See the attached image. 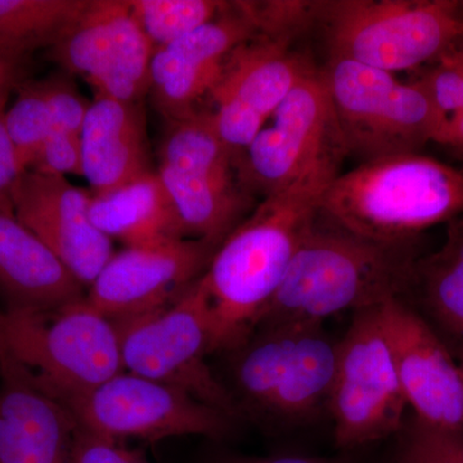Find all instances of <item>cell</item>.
<instances>
[{
	"instance_id": "obj_20",
	"label": "cell",
	"mask_w": 463,
	"mask_h": 463,
	"mask_svg": "<svg viewBox=\"0 0 463 463\" xmlns=\"http://www.w3.org/2000/svg\"><path fill=\"white\" fill-rule=\"evenodd\" d=\"M84 286L0 201V300L5 312H43L84 298Z\"/></svg>"
},
{
	"instance_id": "obj_13",
	"label": "cell",
	"mask_w": 463,
	"mask_h": 463,
	"mask_svg": "<svg viewBox=\"0 0 463 463\" xmlns=\"http://www.w3.org/2000/svg\"><path fill=\"white\" fill-rule=\"evenodd\" d=\"M292 36L257 35L232 52L209 96L222 142L234 160L313 66L291 50Z\"/></svg>"
},
{
	"instance_id": "obj_5",
	"label": "cell",
	"mask_w": 463,
	"mask_h": 463,
	"mask_svg": "<svg viewBox=\"0 0 463 463\" xmlns=\"http://www.w3.org/2000/svg\"><path fill=\"white\" fill-rule=\"evenodd\" d=\"M0 350L57 401L123 373L115 322L87 295L43 312H0Z\"/></svg>"
},
{
	"instance_id": "obj_2",
	"label": "cell",
	"mask_w": 463,
	"mask_h": 463,
	"mask_svg": "<svg viewBox=\"0 0 463 463\" xmlns=\"http://www.w3.org/2000/svg\"><path fill=\"white\" fill-rule=\"evenodd\" d=\"M417 260L414 242H376L317 219L254 330L323 325L341 313L354 315L402 298L410 291Z\"/></svg>"
},
{
	"instance_id": "obj_16",
	"label": "cell",
	"mask_w": 463,
	"mask_h": 463,
	"mask_svg": "<svg viewBox=\"0 0 463 463\" xmlns=\"http://www.w3.org/2000/svg\"><path fill=\"white\" fill-rule=\"evenodd\" d=\"M407 405L420 421L463 430V376L446 344L402 298L380 306Z\"/></svg>"
},
{
	"instance_id": "obj_17",
	"label": "cell",
	"mask_w": 463,
	"mask_h": 463,
	"mask_svg": "<svg viewBox=\"0 0 463 463\" xmlns=\"http://www.w3.org/2000/svg\"><path fill=\"white\" fill-rule=\"evenodd\" d=\"M90 194L66 176L27 170L11 192L18 221L38 237L72 276L90 288L109 258L112 241L91 223Z\"/></svg>"
},
{
	"instance_id": "obj_29",
	"label": "cell",
	"mask_w": 463,
	"mask_h": 463,
	"mask_svg": "<svg viewBox=\"0 0 463 463\" xmlns=\"http://www.w3.org/2000/svg\"><path fill=\"white\" fill-rule=\"evenodd\" d=\"M43 83L52 111V129L65 130L80 136L90 103L66 76H50Z\"/></svg>"
},
{
	"instance_id": "obj_19",
	"label": "cell",
	"mask_w": 463,
	"mask_h": 463,
	"mask_svg": "<svg viewBox=\"0 0 463 463\" xmlns=\"http://www.w3.org/2000/svg\"><path fill=\"white\" fill-rule=\"evenodd\" d=\"M69 410L0 350V463H71Z\"/></svg>"
},
{
	"instance_id": "obj_23",
	"label": "cell",
	"mask_w": 463,
	"mask_h": 463,
	"mask_svg": "<svg viewBox=\"0 0 463 463\" xmlns=\"http://www.w3.org/2000/svg\"><path fill=\"white\" fill-rule=\"evenodd\" d=\"M411 289L429 315L463 344V215L448 223L438 251L416 261Z\"/></svg>"
},
{
	"instance_id": "obj_1",
	"label": "cell",
	"mask_w": 463,
	"mask_h": 463,
	"mask_svg": "<svg viewBox=\"0 0 463 463\" xmlns=\"http://www.w3.org/2000/svg\"><path fill=\"white\" fill-rule=\"evenodd\" d=\"M339 166H323L264 197L216 249L203 276L212 310V354L231 352L254 330L318 219L323 192Z\"/></svg>"
},
{
	"instance_id": "obj_36",
	"label": "cell",
	"mask_w": 463,
	"mask_h": 463,
	"mask_svg": "<svg viewBox=\"0 0 463 463\" xmlns=\"http://www.w3.org/2000/svg\"><path fill=\"white\" fill-rule=\"evenodd\" d=\"M17 88L18 87H14V85L0 81V112L5 111L9 96H11L12 91L17 90Z\"/></svg>"
},
{
	"instance_id": "obj_15",
	"label": "cell",
	"mask_w": 463,
	"mask_h": 463,
	"mask_svg": "<svg viewBox=\"0 0 463 463\" xmlns=\"http://www.w3.org/2000/svg\"><path fill=\"white\" fill-rule=\"evenodd\" d=\"M218 246L179 239L115 252L87 298L114 322L169 306L205 274Z\"/></svg>"
},
{
	"instance_id": "obj_7",
	"label": "cell",
	"mask_w": 463,
	"mask_h": 463,
	"mask_svg": "<svg viewBox=\"0 0 463 463\" xmlns=\"http://www.w3.org/2000/svg\"><path fill=\"white\" fill-rule=\"evenodd\" d=\"M157 174L172 199L185 239L221 246L245 219L249 194L236 160L216 133L209 111L170 120Z\"/></svg>"
},
{
	"instance_id": "obj_39",
	"label": "cell",
	"mask_w": 463,
	"mask_h": 463,
	"mask_svg": "<svg viewBox=\"0 0 463 463\" xmlns=\"http://www.w3.org/2000/svg\"><path fill=\"white\" fill-rule=\"evenodd\" d=\"M0 312H2V309H0Z\"/></svg>"
},
{
	"instance_id": "obj_3",
	"label": "cell",
	"mask_w": 463,
	"mask_h": 463,
	"mask_svg": "<svg viewBox=\"0 0 463 463\" xmlns=\"http://www.w3.org/2000/svg\"><path fill=\"white\" fill-rule=\"evenodd\" d=\"M461 215L463 173L419 152L364 161L339 174L319 203L331 224L383 243L414 242Z\"/></svg>"
},
{
	"instance_id": "obj_31",
	"label": "cell",
	"mask_w": 463,
	"mask_h": 463,
	"mask_svg": "<svg viewBox=\"0 0 463 463\" xmlns=\"http://www.w3.org/2000/svg\"><path fill=\"white\" fill-rule=\"evenodd\" d=\"M71 463H149L118 440L94 434L76 425Z\"/></svg>"
},
{
	"instance_id": "obj_9",
	"label": "cell",
	"mask_w": 463,
	"mask_h": 463,
	"mask_svg": "<svg viewBox=\"0 0 463 463\" xmlns=\"http://www.w3.org/2000/svg\"><path fill=\"white\" fill-rule=\"evenodd\" d=\"M322 72L347 154L370 161L437 142L441 124L419 81L340 57Z\"/></svg>"
},
{
	"instance_id": "obj_32",
	"label": "cell",
	"mask_w": 463,
	"mask_h": 463,
	"mask_svg": "<svg viewBox=\"0 0 463 463\" xmlns=\"http://www.w3.org/2000/svg\"><path fill=\"white\" fill-rule=\"evenodd\" d=\"M25 173L5 129V111L0 112V201L11 199V192Z\"/></svg>"
},
{
	"instance_id": "obj_24",
	"label": "cell",
	"mask_w": 463,
	"mask_h": 463,
	"mask_svg": "<svg viewBox=\"0 0 463 463\" xmlns=\"http://www.w3.org/2000/svg\"><path fill=\"white\" fill-rule=\"evenodd\" d=\"M90 0H0V51L26 60L57 44Z\"/></svg>"
},
{
	"instance_id": "obj_30",
	"label": "cell",
	"mask_w": 463,
	"mask_h": 463,
	"mask_svg": "<svg viewBox=\"0 0 463 463\" xmlns=\"http://www.w3.org/2000/svg\"><path fill=\"white\" fill-rule=\"evenodd\" d=\"M30 170L47 175H83L80 136L65 130L52 129Z\"/></svg>"
},
{
	"instance_id": "obj_35",
	"label": "cell",
	"mask_w": 463,
	"mask_h": 463,
	"mask_svg": "<svg viewBox=\"0 0 463 463\" xmlns=\"http://www.w3.org/2000/svg\"><path fill=\"white\" fill-rule=\"evenodd\" d=\"M457 53H458V56L461 57L463 61V43L462 47L457 50ZM437 142L440 143V145L449 146V147L455 149L463 146V111L457 116L455 120L450 121V123L444 128Z\"/></svg>"
},
{
	"instance_id": "obj_25",
	"label": "cell",
	"mask_w": 463,
	"mask_h": 463,
	"mask_svg": "<svg viewBox=\"0 0 463 463\" xmlns=\"http://www.w3.org/2000/svg\"><path fill=\"white\" fill-rule=\"evenodd\" d=\"M134 18L154 50L205 25L230 3L218 0H129Z\"/></svg>"
},
{
	"instance_id": "obj_21",
	"label": "cell",
	"mask_w": 463,
	"mask_h": 463,
	"mask_svg": "<svg viewBox=\"0 0 463 463\" xmlns=\"http://www.w3.org/2000/svg\"><path fill=\"white\" fill-rule=\"evenodd\" d=\"M80 143L91 194H108L152 170L141 102L97 97L85 116Z\"/></svg>"
},
{
	"instance_id": "obj_22",
	"label": "cell",
	"mask_w": 463,
	"mask_h": 463,
	"mask_svg": "<svg viewBox=\"0 0 463 463\" xmlns=\"http://www.w3.org/2000/svg\"><path fill=\"white\" fill-rule=\"evenodd\" d=\"M91 223L125 248L185 239L175 207L157 170L102 194H91Z\"/></svg>"
},
{
	"instance_id": "obj_8",
	"label": "cell",
	"mask_w": 463,
	"mask_h": 463,
	"mask_svg": "<svg viewBox=\"0 0 463 463\" xmlns=\"http://www.w3.org/2000/svg\"><path fill=\"white\" fill-rule=\"evenodd\" d=\"M115 325L125 373L184 390L231 419H239L230 390L207 364L213 325L203 277L169 306Z\"/></svg>"
},
{
	"instance_id": "obj_4",
	"label": "cell",
	"mask_w": 463,
	"mask_h": 463,
	"mask_svg": "<svg viewBox=\"0 0 463 463\" xmlns=\"http://www.w3.org/2000/svg\"><path fill=\"white\" fill-rule=\"evenodd\" d=\"M339 340L323 325L257 328L228 352L240 414L276 426L307 423L328 411Z\"/></svg>"
},
{
	"instance_id": "obj_33",
	"label": "cell",
	"mask_w": 463,
	"mask_h": 463,
	"mask_svg": "<svg viewBox=\"0 0 463 463\" xmlns=\"http://www.w3.org/2000/svg\"><path fill=\"white\" fill-rule=\"evenodd\" d=\"M25 61L0 51V81L20 87L24 83Z\"/></svg>"
},
{
	"instance_id": "obj_11",
	"label": "cell",
	"mask_w": 463,
	"mask_h": 463,
	"mask_svg": "<svg viewBox=\"0 0 463 463\" xmlns=\"http://www.w3.org/2000/svg\"><path fill=\"white\" fill-rule=\"evenodd\" d=\"M407 407L380 306L354 313L339 340L328 403L335 441L340 448H355L397 435Z\"/></svg>"
},
{
	"instance_id": "obj_28",
	"label": "cell",
	"mask_w": 463,
	"mask_h": 463,
	"mask_svg": "<svg viewBox=\"0 0 463 463\" xmlns=\"http://www.w3.org/2000/svg\"><path fill=\"white\" fill-rule=\"evenodd\" d=\"M417 81L430 99L432 109L441 124V134L444 128L463 111L462 58L458 56L457 50L452 52L441 58L434 69L429 70Z\"/></svg>"
},
{
	"instance_id": "obj_6",
	"label": "cell",
	"mask_w": 463,
	"mask_h": 463,
	"mask_svg": "<svg viewBox=\"0 0 463 463\" xmlns=\"http://www.w3.org/2000/svg\"><path fill=\"white\" fill-rule=\"evenodd\" d=\"M462 7L452 0H336L317 3L316 21L330 57L394 74L455 52Z\"/></svg>"
},
{
	"instance_id": "obj_37",
	"label": "cell",
	"mask_w": 463,
	"mask_h": 463,
	"mask_svg": "<svg viewBox=\"0 0 463 463\" xmlns=\"http://www.w3.org/2000/svg\"><path fill=\"white\" fill-rule=\"evenodd\" d=\"M457 364H458L459 370H461L463 376V344H461V347H459L458 356H457Z\"/></svg>"
},
{
	"instance_id": "obj_12",
	"label": "cell",
	"mask_w": 463,
	"mask_h": 463,
	"mask_svg": "<svg viewBox=\"0 0 463 463\" xmlns=\"http://www.w3.org/2000/svg\"><path fill=\"white\" fill-rule=\"evenodd\" d=\"M61 403L76 425L114 440L157 441L191 435L222 439L234 421L184 390L125 371Z\"/></svg>"
},
{
	"instance_id": "obj_14",
	"label": "cell",
	"mask_w": 463,
	"mask_h": 463,
	"mask_svg": "<svg viewBox=\"0 0 463 463\" xmlns=\"http://www.w3.org/2000/svg\"><path fill=\"white\" fill-rule=\"evenodd\" d=\"M67 74L81 76L97 91L124 102H141L149 90L154 47L129 0H90L80 18L51 48Z\"/></svg>"
},
{
	"instance_id": "obj_38",
	"label": "cell",
	"mask_w": 463,
	"mask_h": 463,
	"mask_svg": "<svg viewBox=\"0 0 463 463\" xmlns=\"http://www.w3.org/2000/svg\"><path fill=\"white\" fill-rule=\"evenodd\" d=\"M457 151H458L459 154H461V156L463 157V146H461V147L459 148H457Z\"/></svg>"
},
{
	"instance_id": "obj_26",
	"label": "cell",
	"mask_w": 463,
	"mask_h": 463,
	"mask_svg": "<svg viewBox=\"0 0 463 463\" xmlns=\"http://www.w3.org/2000/svg\"><path fill=\"white\" fill-rule=\"evenodd\" d=\"M5 111V129L25 172L32 169L52 130V111L44 83L24 81Z\"/></svg>"
},
{
	"instance_id": "obj_34",
	"label": "cell",
	"mask_w": 463,
	"mask_h": 463,
	"mask_svg": "<svg viewBox=\"0 0 463 463\" xmlns=\"http://www.w3.org/2000/svg\"><path fill=\"white\" fill-rule=\"evenodd\" d=\"M212 463H336L321 458L303 456H277V457H223Z\"/></svg>"
},
{
	"instance_id": "obj_18",
	"label": "cell",
	"mask_w": 463,
	"mask_h": 463,
	"mask_svg": "<svg viewBox=\"0 0 463 463\" xmlns=\"http://www.w3.org/2000/svg\"><path fill=\"white\" fill-rule=\"evenodd\" d=\"M245 3H230L214 20L155 50L148 91L169 120L194 111V105L214 88L232 52L259 35Z\"/></svg>"
},
{
	"instance_id": "obj_10",
	"label": "cell",
	"mask_w": 463,
	"mask_h": 463,
	"mask_svg": "<svg viewBox=\"0 0 463 463\" xmlns=\"http://www.w3.org/2000/svg\"><path fill=\"white\" fill-rule=\"evenodd\" d=\"M347 155L325 75L312 67L236 163L241 183L264 197Z\"/></svg>"
},
{
	"instance_id": "obj_27",
	"label": "cell",
	"mask_w": 463,
	"mask_h": 463,
	"mask_svg": "<svg viewBox=\"0 0 463 463\" xmlns=\"http://www.w3.org/2000/svg\"><path fill=\"white\" fill-rule=\"evenodd\" d=\"M394 463H463V430L405 420L397 434Z\"/></svg>"
}]
</instances>
